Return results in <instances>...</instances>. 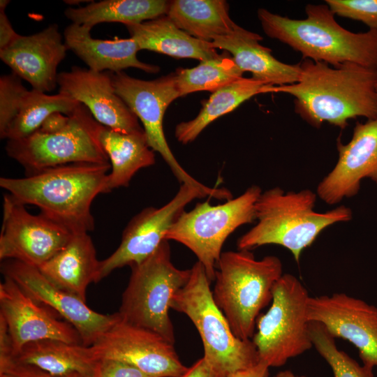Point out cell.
Wrapping results in <instances>:
<instances>
[{
  "instance_id": "1",
  "label": "cell",
  "mask_w": 377,
  "mask_h": 377,
  "mask_svg": "<svg viewBox=\"0 0 377 377\" xmlns=\"http://www.w3.org/2000/svg\"><path fill=\"white\" fill-rule=\"evenodd\" d=\"M297 82L272 86L269 93L294 98L295 112L306 123L320 128L327 122L341 130L348 120L377 118V70L353 63L338 67L302 59Z\"/></svg>"
},
{
  "instance_id": "2",
  "label": "cell",
  "mask_w": 377,
  "mask_h": 377,
  "mask_svg": "<svg viewBox=\"0 0 377 377\" xmlns=\"http://www.w3.org/2000/svg\"><path fill=\"white\" fill-rule=\"evenodd\" d=\"M110 169V163H70L20 178L1 177L0 186L16 202L36 206L72 234L88 233L94 228L92 202L107 193Z\"/></svg>"
},
{
  "instance_id": "3",
  "label": "cell",
  "mask_w": 377,
  "mask_h": 377,
  "mask_svg": "<svg viewBox=\"0 0 377 377\" xmlns=\"http://www.w3.org/2000/svg\"><path fill=\"white\" fill-rule=\"evenodd\" d=\"M306 17L291 19L258 10L265 34L300 52L302 59L333 67L353 63L377 70V30L354 33L342 27L327 4L305 7Z\"/></svg>"
},
{
  "instance_id": "4",
  "label": "cell",
  "mask_w": 377,
  "mask_h": 377,
  "mask_svg": "<svg viewBox=\"0 0 377 377\" xmlns=\"http://www.w3.org/2000/svg\"><path fill=\"white\" fill-rule=\"evenodd\" d=\"M317 194L310 189L284 191L276 186L262 192L256 201V224L237 242L239 250L276 244L291 252L299 263L303 251L327 227L353 218L345 205L325 212L314 209Z\"/></svg>"
},
{
  "instance_id": "5",
  "label": "cell",
  "mask_w": 377,
  "mask_h": 377,
  "mask_svg": "<svg viewBox=\"0 0 377 377\" xmlns=\"http://www.w3.org/2000/svg\"><path fill=\"white\" fill-rule=\"evenodd\" d=\"M282 275V263L276 256L257 260L250 250L222 252L212 295L237 338L251 339L260 312L272 302L273 288Z\"/></svg>"
},
{
  "instance_id": "6",
  "label": "cell",
  "mask_w": 377,
  "mask_h": 377,
  "mask_svg": "<svg viewBox=\"0 0 377 377\" xmlns=\"http://www.w3.org/2000/svg\"><path fill=\"white\" fill-rule=\"evenodd\" d=\"M211 282L202 265L197 261L191 268L188 282L174 295L170 309L191 320L202 340V357L217 377H227L260 360L251 339H240L232 332L214 302Z\"/></svg>"
},
{
  "instance_id": "7",
  "label": "cell",
  "mask_w": 377,
  "mask_h": 377,
  "mask_svg": "<svg viewBox=\"0 0 377 377\" xmlns=\"http://www.w3.org/2000/svg\"><path fill=\"white\" fill-rule=\"evenodd\" d=\"M130 267L131 276L117 312L120 318L154 331L175 344L170 304L174 295L188 282L191 269L174 265L168 240L147 259Z\"/></svg>"
},
{
  "instance_id": "8",
  "label": "cell",
  "mask_w": 377,
  "mask_h": 377,
  "mask_svg": "<svg viewBox=\"0 0 377 377\" xmlns=\"http://www.w3.org/2000/svg\"><path fill=\"white\" fill-rule=\"evenodd\" d=\"M100 125L80 103L62 128L51 131L38 128L25 138L7 140L5 149L27 175L70 163H109L97 137Z\"/></svg>"
},
{
  "instance_id": "9",
  "label": "cell",
  "mask_w": 377,
  "mask_h": 377,
  "mask_svg": "<svg viewBox=\"0 0 377 377\" xmlns=\"http://www.w3.org/2000/svg\"><path fill=\"white\" fill-rule=\"evenodd\" d=\"M261 193L260 186L253 185L239 196L219 205L197 203L178 216L165 240L177 242L190 249L213 281L224 242L236 229L256 221L255 206Z\"/></svg>"
},
{
  "instance_id": "10",
  "label": "cell",
  "mask_w": 377,
  "mask_h": 377,
  "mask_svg": "<svg viewBox=\"0 0 377 377\" xmlns=\"http://www.w3.org/2000/svg\"><path fill=\"white\" fill-rule=\"evenodd\" d=\"M307 289L291 274H283L275 283L272 304L256 320L251 341L260 361L281 367L313 347L309 332Z\"/></svg>"
},
{
  "instance_id": "11",
  "label": "cell",
  "mask_w": 377,
  "mask_h": 377,
  "mask_svg": "<svg viewBox=\"0 0 377 377\" xmlns=\"http://www.w3.org/2000/svg\"><path fill=\"white\" fill-rule=\"evenodd\" d=\"M112 80L117 94L142 123L149 146L161 154L181 184L199 188L210 198L227 199V188L207 186L190 175L179 163L168 144L163 128V116L168 105L179 98L175 73L144 80L131 77L124 71L112 72Z\"/></svg>"
},
{
  "instance_id": "12",
  "label": "cell",
  "mask_w": 377,
  "mask_h": 377,
  "mask_svg": "<svg viewBox=\"0 0 377 377\" xmlns=\"http://www.w3.org/2000/svg\"><path fill=\"white\" fill-rule=\"evenodd\" d=\"M174 345L159 334L119 317L91 348L97 360L126 363L150 377H182L188 367L180 360Z\"/></svg>"
},
{
  "instance_id": "13",
  "label": "cell",
  "mask_w": 377,
  "mask_h": 377,
  "mask_svg": "<svg viewBox=\"0 0 377 377\" xmlns=\"http://www.w3.org/2000/svg\"><path fill=\"white\" fill-rule=\"evenodd\" d=\"M205 197L207 195L200 189L182 184L168 203L159 208L147 207L134 216L124 228L117 249L100 260L97 283L117 269L147 259L165 240L167 232L186 206Z\"/></svg>"
},
{
  "instance_id": "14",
  "label": "cell",
  "mask_w": 377,
  "mask_h": 377,
  "mask_svg": "<svg viewBox=\"0 0 377 377\" xmlns=\"http://www.w3.org/2000/svg\"><path fill=\"white\" fill-rule=\"evenodd\" d=\"M67 229L42 214L29 213L25 205L4 195L0 234V260H16L38 268L71 239Z\"/></svg>"
},
{
  "instance_id": "15",
  "label": "cell",
  "mask_w": 377,
  "mask_h": 377,
  "mask_svg": "<svg viewBox=\"0 0 377 377\" xmlns=\"http://www.w3.org/2000/svg\"><path fill=\"white\" fill-rule=\"evenodd\" d=\"M1 272L36 302L50 307L71 323L87 346H92L119 318L117 312L103 314L92 310L85 301L53 284L36 267L5 260Z\"/></svg>"
},
{
  "instance_id": "16",
  "label": "cell",
  "mask_w": 377,
  "mask_h": 377,
  "mask_svg": "<svg viewBox=\"0 0 377 377\" xmlns=\"http://www.w3.org/2000/svg\"><path fill=\"white\" fill-rule=\"evenodd\" d=\"M307 317L334 339L350 342L364 365L377 366V306L342 293L310 296Z\"/></svg>"
},
{
  "instance_id": "17",
  "label": "cell",
  "mask_w": 377,
  "mask_h": 377,
  "mask_svg": "<svg viewBox=\"0 0 377 377\" xmlns=\"http://www.w3.org/2000/svg\"><path fill=\"white\" fill-rule=\"evenodd\" d=\"M338 160L317 186V196L332 205L356 195L364 179L377 184V118L357 121L351 140H337Z\"/></svg>"
},
{
  "instance_id": "18",
  "label": "cell",
  "mask_w": 377,
  "mask_h": 377,
  "mask_svg": "<svg viewBox=\"0 0 377 377\" xmlns=\"http://www.w3.org/2000/svg\"><path fill=\"white\" fill-rule=\"evenodd\" d=\"M0 317L5 320L11 338L12 357L25 344L38 340L51 339L82 343L78 332L71 323L57 318L5 276L0 283Z\"/></svg>"
},
{
  "instance_id": "19",
  "label": "cell",
  "mask_w": 377,
  "mask_h": 377,
  "mask_svg": "<svg viewBox=\"0 0 377 377\" xmlns=\"http://www.w3.org/2000/svg\"><path fill=\"white\" fill-rule=\"evenodd\" d=\"M59 92L85 105L101 125L122 133L144 131L138 118L115 92L112 72L77 66L58 74Z\"/></svg>"
},
{
  "instance_id": "20",
  "label": "cell",
  "mask_w": 377,
  "mask_h": 377,
  "mask_svg": "<svg viewBox=\"0 0 377 377\" xmlns=\"http://www.w3.org/2000/svg\"><path fill=\"white\" fill-rule=\"evenodd\" d=\"M57 24L34 34L19 36L0 50V59L33 89L50 92L57 86V68L68 50Z\"/></svg>"
},
{
  "instance_id": "21",
  "label": "cell",
  "mask_w": 377,
  "mask_h": 377,
  "mask_svg": "<svg viewBox=\"0 0 377 377\" xmlns=\"http://www.w3.org/2000/svg\"><path fill=\"white\" fill-rule=\"evenodd\" d=\"M91 29L71 23L63 33L67 50L72 51L90 70L118 73L133 67L149 73L160 71L159 66L138 59L140 49L133 38L96 39L91 35Z\"/></svg>"
},
{
  "instance_id": "22",
  "label": "cell",
  "mask_w": 377,
  "mask_h": 377,
  "mask_svg": "<svg viewBox=\"0 0 377 377\" xmlns=\"http://www.w3.org/2000/svg\"><path fill=\"white\" fill-rule=\"evenodd\" d=\"M263 37L239 25L230 34L215 38L211 45L230 52L243 72H250L253 79L266 84L281 86L298 82L300 63L288 64L276 59L272 50L259 43Z\"/></svg>"
},
{
  "instance_id": "23",
  "label": "cell",
  "mask_w": 377,
  "mask_h": 377,
  "mask_svg": "<svg viewBox=\"0 0 377 377\" xmlns=\"http://www.w3.org/2000/svg\"><path fill=\"white\" fill-rule=\"evenodd\" d=\"M99 263L92 239L83 232L73 234L38 269L53 284L86 302L89 285L97 283Z\"/></svg>"
},
{
  "instance_id": "24",
  "label": "cell",
  "mask_w": 377,
  "mask_h": 377,
  "mask_svg": "<svg viewBox=\"0 0 377 377\" xmlns=\"http://www.w3.org/2000/svg\"><path fill=\"white\" fill-rule=\"evenodd\" d=\"M10 360L55 376L77 374L82 377H91L98 362L91 346L51 339L25 344Z\"/></svg>"
},
{
  "instance_id": "25",
  "label": "cell",
  "mask_w": 377,
  "mask_h": 377,
  "mask_svg": "<svg viewBox=\"0 0 377 377\" xmlns=\"http://www.w3.org/2000/svg\"><path fill=\"white\" fill-rule=\"evenodd\" d=\"M126 27L140 50L200 61L220 57L211 43L191 36L178 28L166 15Z\"/></svg>"
},
{
  "instance_id": "26",
  "label": "cell",
  "mask_w": 377,
  "mask_h": 377,
  "mask_svg": "<svg viewBox=\"0 0 377 377\" xmlns=\"http://www.w3.org/2000/svg\"><path fill=\"white\" fill-rule=\"evenodd\" d=\"M97 137L111 165L107 193L128 186L138 170L155 164L154 151L148 145L145 131L126 133L101 124Z\"/></svg>"
},
{
  "instance_id": "27",
  "label": "cell",
  "mask_w": 377,
  "mask_h": 377,
  "mask_svg": "<svg viewBox=\"0 0 377 377\" xmlns=\"http://www.w3.org/2000/svg\"><path fill=\"white\" fill-rule=\"evenodd\" d=\"M224 0H174L166 15L180 29L199 40L212 42L238 26L229 16Z\"/></svg>"
},
{
  "instance_id": "28",
  "label": "cell",
  "mask_w": 377,
  "mask_h": 377,
  "mask_svg": "<svg viewBox=\"0 0 377 377\" xmlns=\"http://www.w3.org/2000/svg\"><path fill=\"white\" fill-rule=\"evenodd\" d=\"M169 5L170 1L165 0L92 1L84 6L66 8L64 15L71 23L91 28L103 22L128 26L166 15Z\"/></svg>"
},
{
  "instance_id": "29",
  "label": "cell",
  "mask_w": 377,
  "mask_h": 377,
  "mask_svg": "<svg viewBox=\"0 0 377 377\" xmlns=\"http://www.w3.org/2000/svg\"><path fill=\"white\" fill-rule=\"evenodd\" d=\"M260 81L242 77L237 81L212 93L198 114L193 119L178 124L175 127L176 139L188 144L219 117L234 110L239 105L258 94L269 93L270 87Z\"/></svg>"
},
{
  "instance_id": "30",
  "label": "cell",
  "mask_w": 377,
  "mask_h": 377,
  "mask_svg": "<svg viewBox=\"0 0 377 377\" xmlns=\"http://www.w3.org/2000/svg\"><path fill=\"white\" fill-rule=\"evenodd\" d=\"M79 105L78 101L63 93L49 95L27 89L15 117L0 138L7 140L25 138L38 129L50 114L61 112L69 115Z\"/></svg>"
},
{
  "instance_id": "31",
  "label": "cell",
  "mask_w": 377,
  "mask_h": 377,
  "mask_svg": "<svg viewBox=\"0 0 377 377\" xmlns=\"http://www.w3.org/2000/svg\"><path fill=\"white\" fill-rule=\"evenodd\" d=\"M174 73L179 97H181L200 91L214 92L242 78L244 72L232 57L220 55L215 59L200 61L197 66L191 68H177Z\"/></svg>"
},
{
  "instance_id": "32",
  "label": "cell",
  "mask_w": 377,
  "mask_h": 377,
  "mask_svg": "<svg viewBox=\"0 0 377 377\" xmlns=\"http://www.w3.org/2000/svg\"><path fill=\"white\" fill-rule=\"evenodd\" d=\"M309 332L313 347L330 365L334 377H374V368L360 364L339 350L334 338L322 324L309 322Z\"/></svg>"
},
{
  "instance_id": "33",
  "label": "cell",
  "mask_w": 377,
  "mask_h": 377,
  "mask_svg": "<svg viewBox=\"0 0 377 377\" xmlns=\"http://www.w3.org/2000/svg\"><path fill=\"white\" fill-rule=\"evenodd\" d=\"M27 89L13 73L0 77V135L15 117Z\"/></svg>"
},
{
  "instance_id": "34",
  "label": "cell",
  "mask_w": 377,
  "mask_h": 377,
  "mask_svg": "<svg viewBox=\"0 0 377 377\" xmlns=\"http://www.w3.org/2000/svg\"><path fill=\"white\" fill-rule=\"evenodd\" d=\"M334 15L362 22L377 30V0H325Z\"/></svg>"
},
{
  "instance_id": "35",
  "label": "cell",
  "mask_w": 377,
  "mask_h": 377,
  "mask_svg": "<svg viewBox=\"0 0 377 377\" xmlns=\"http://www.w3.org/2000/svg\"><path fill=\"white\" fill-rule=\"evenodd\" d=\"M91 377H150L128 364L112 360H98Z\"/></svg>"
},
{
  "instance_id": "36",
  "label": "cell",
  "mask_w": 377,
  "mask_h": 377,
  "mask_svg": "<svg viewBox=\"0 0 377 377\" xmlns=\"http://www.w3.org/2000/svg\"><path fill=\"white\" fill-rule=\"evenodd\" d=\"M0 377H82L73 374L64 376H52L37 367L15 362L12 360L0 362Z\"/></svg>"
},
{
  "instance_id": "37",
  "label": "cell",
  "mask_w": 377,
  "mask_h": 377,
  "mask_svg": "<svg viewBox=\"0 0 377 377\" xmlns=\"http://www.w3.org/2000/svg\"><path fill=\"white\" fill-rule=\"evenodd\" d=\"M20 34L14 30L4 10H0V50L9 46Z\"/></svg>"
},
{
  "instance_id": "38",
  "label": "cell",
  "mask_w": 377,
  "mask_h": 377,
  "mask_svg": "<svg viewBox=\"0 0 377 377\" xmlns=\"http://www.w3.org/2000/svg\"><path fill=\"white\" fill-rule=\"evenodd\" d=\"M13 354L11 338L7 325L0 317V362L10 360Z\"/></svg>"
},
{
  "instance_id": "39",
  "label": "cell",
  "mask_w": 377,
  "mask_h": 377,
  "mask_svg": "<svg viewBox=\"0 0 377 377\" xmlns=\"http://www.w3.org/2000/svg\"><path fill=\"white\" fill-rule=\"evenodd\" d=\"M182 377H217L203 357L197 360Z\"/></svg>"
},
{
  "instance_id": "40",
  "label": "cell",
  "mask_w": 377,
  "mask_h": 377,
  "mask_svg": "<svg viewBox=\"0 0 377 377\" xmlns=\"http://www.w3.org/2000/svg\"><path fill=\"white\" fill-rule=\"evenodd\" d=\"M269 365L263 361H260L255 366L235 371L227 377H268Z\"/></svg>"
},
{
  "instance_id": "41",
  "label": "cell",
  "mask_w": 377,
  "mask_h": 377,
  "mask_svg": "<svg viewBox=\"0 0 377 377\" xmlns=\"http://www.w3.org/2000/svg\"><path fill=\"white\" fill-rule=\"evenodd\" d=\"M274 377H305L304 376H297L290 370H285L278 372Z\"/></svg>"
},
{
  "instance_id": "42",
  "label": "cell",
  "mask_w": 377,
  "mask_h": 377,
  "mask_svg": "<svg viewBox=\"0 0 377 377\" xmlns=\"http://www.w3.org/2000/svg\"><path fill=\"white\" fill-rule=\"evenodd\" d=\"M65 3L66 4H70V5H77L80 3H82V2H85V3H91L92 1H82V0H80V1H75V0H65L64 1Z\"/></svg>"
},
{
  "instance_id": "43",
  "label": "cell",
  "mask_w": 377,
  "mask_h": 377,
  "mask_svg": "<svg viewBox=\"0 0 377 377\" xmlns=\"http://www.w3.org/2000/svg\"><path fill=\"white\" fill-rule=\"evenodd\" d=\"M9 3H10L9 0H1L0 1V10H5Z\"/></svg>"
},
{
  "instance_id": "44",
  "label": "cell",
  "mask_w": 377,
  "mask_h": 377,
  "mask_svg": "<svg viewBox=\"0 0 377 377\" xmlns=\"http://www.w3.org/2000/svg\"><path fill=\"white\" fill-rule=\"evenodd\" d=\"M376 95H377V82H376Z\"/></svg>"
}]
</instances>
